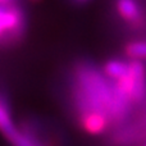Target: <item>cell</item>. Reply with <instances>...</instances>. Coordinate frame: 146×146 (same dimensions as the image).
Returning <instances> with one entry per match:
<instances>
[{
	"instance_id": "obj_1",
	"label": "cell",
	"mask_w": 146,
	"mask_h": 146,
	"mask_svg": "<svg viewBox=\"0 0 146 146\" xmlns=\"http://www.w3.org/2000/svg\"><path fill=\"white\" fill-rule=\"evenodd\" d=\"M78 105L83 115L91 113L104 114L110 118L114 87L108 85L105 78L95 69L83 68L78 72Z\"/></svg>"
},
{
	"instance_id": "obj_2",
	"label": "cell",
	"mask_w": 146,
	"mask_h": 146,
	"mask_svg": "<svg viewBox=\"0 0 146 146\" xmlns=\"http://www.w3.org/2000/svg\"><path fill=\"white\" fill-rule=\"evenodd\" d=\"M0 128H1L3 135L7 137V140L12 144V146H41V144L35 137L14 127L5 98H3L0 103Z\"/></svg>"
},
{
	"instance_id": "obj_3",
	"label": "cell",
	"mask_w": 146,
	"mask_h": 146,
	"mask_svg": "<svg viewBox=\"0 0 146 146\" xmlns=\"http://www.w3.org/2000/svg\"><path fill=\"white\" fill-rule=\"evenodd\" d=\"M23 17L21 10L13 4L3 5L0 10V32L3 38L9 35L10 38H17L22 32Z\"/></svg>"
},
{
	"instance_id": "obj_4",
	"label": "cell",
	"mask_w": 146,
	"mask_h": 146,
	"mask_svg": "<svg viewBox=\"0 0 146 146\" xmlns=\"http://www.w3.org/2000/svg\"><path fill=\"white\" fill-rule=\"evenodd\" d=\"M131 86V94L133 100H141L145 94V68L141 62L135 60L129 63V72L127 74Z\"/></svg>"
},
{
	"instance_id": "obj_5",
	"label": "cell",
	"mask_w": 146,
	"mask_h": 146,
	"mask_svg": "<svg viewBox=\"0 0 146 146\" xmlns=\"http://www.w3.org/2000/svg\"><path fill=\"white\" fill-rule=\"evenodd\" d=\"M108 124V117L99 113H91L83 115V127L90 133H100Z\"/></svg>"
},
{
	"instance_id": "obj_6",
	"label": "cell",
	"mask_w": 146,
	"mask_h": 146,
	"mask_svg": "<svg viewBox=\"0 0 146 146\" xmlns=\"http://www.w3.org/2000/svg\"><path fill=\"white\" fill-rule=\"evenodd\" d=\"M117 9L121 17L129 22H137L140 19V9L135 0H117Z\"/></svg>"
},
{
	"instance_id": "obj_7",
	"label": "cell",
	"mask_w": 146,
	"mask_h": 146,
	"mask_svg": "<svg viewBox=\"0 0 146 146\" xmlns=\"http://www.w3.org/2000/svg\"><path fill=\"white\" fill-rule=\"evenodd\" d=\"M105 73L108 77L114 78V80H122L123 77H126L129 72V63L126 62L118 60V59H113L109 60L105 64Z\"/></svg>"
},
{
	"instance_id": "obj_8",
	"label": "cell",
	"mask_w": 146,
	"mask_h": 146,
	"mask_svg": "<svg viewBox=\"0 0 146 146\" xmlns=\"http://www.w3.org/2000/svg\"><path fill=\"white\" fill-rule=\"evenodd\" d=\"M127 54L135 59H146V42L139 41L127 46Z\"/></svg>"
},
{
	"instance_id": "obj_9",
	"label": "cell",
	"mask_w": 146,
	"mask_h": 146,
	"mask_svg": "<svg viewBox=\"0 0 146 146\" xmlns=\"http://www.w3.org/2000/svg\"><path fill=\"white\" fill-rule=\"evenodd\" d=\"M13 0H1V4L3 5H8V4H12Z\"/></svg>"
}]
</instances>
